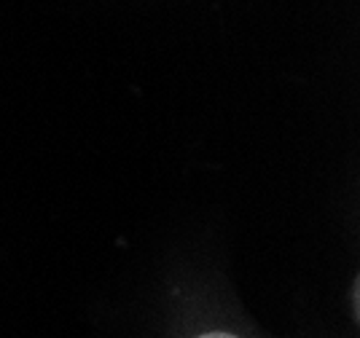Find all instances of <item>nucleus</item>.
Wrapping results in <instances>:
<instances>
[{
  "label": "nucleus",
  "mask_w": 360,
  "mask_h": 338,
  "mask_svg": "<svg viewBox=\"0 0 360 338\" xmlns=\"http://www.w3.org/2000/svg\"><path fill=\"white\" fill-rule=\"evenodd\" d=\"M196 338H240V336L226 333V330H207V333H202V336H196Z\"/></svg>",
  "instance_id": "nucleus-1"
}]
</instances>
